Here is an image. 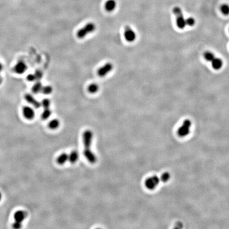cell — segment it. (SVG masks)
<instances>
[{"instance_id": "obj_1", "label": "cell", "mask_w": 229, "mask_h": 229, "mask_svg": "<svg viewBox=\"0 0 229 229\" xmlns=\"http://www.w3.org/2000/svg\"><path fill=\"white\" fill-rule=\"evenodd\" d=\"M93 136L92 132L89 129L85 131L83 134V143L84 145L83 155L91 164H94L97 161L96 155L91 150Z\"/></svg>"}, {"instance_id": "obj_2", "label": "cell", "mask_w": 229, "mask_h": 229, "mask_svg": "<svg viewBox=\"0 0 229 229\" xmlns=\"http://www.w3.org/2000/svg\"><path fill=\"white\" fill-rule=\"evenodd\" d=\"M96 26L94 23L89 22L82 28L79 29L76 33V36L79 39H83L88 35L94 32L96 30Z\"/></svg>"}, {"instance_id": "obj_3", "label": "cell", "mask_w": 229, "mask_h": 229, "mask_svg": "<svg viewBox=\"0 0 229 229\" xmlns=\"http://www.w3.org/2000/svg\"><path fill=\"white\" fill-rule=\"evenodd\" d=\"M192 123L189 119H186L183 122L181 125L177 130V134L179 137H185L188 136L190 133Z\"/></svg>"}, {"instance_id": "obj_4", "label": "cell", "mask_w": 229, "mask_h": 229, "mask_svg": "<svg viewBox=\"0 0 229 229\" xmlns=\"http://www.w3.org/2000/svg\"><path fill=\"white\" fill-rule=\"evenodd\" d=\"M173 13L176 17V23L179 29H183L186 26V19L184 18L183 12L178 7H175L173 9Z\"/></svg>"}, {"instance_id": "obj_5", "label": "cell", "mask_w": 229, "mask_h": 229, "mask_svg": "<svg viewBox=\"0 0 229 229\" xmlns=\"http://www.w3.org/2000/svg\"><path fill=\"white\" fill-rule=\"evenodd\" d=\"M160 182V177L157 175H152L145 181V186L149 190H154L157 187Z\"/></svg>"}, {"instance_id": "obj_6", "label": "cell", "mask_w": 229, "mask_h": 229, "mask_svg": "<svg viewBox=\"0 0 229 229\" xmlns=\"http://www.w3.org/2000/svg\"><path fill=\"white\" fill-rule=\"evenodd\" d=\"M113 65L111 63H107L100 67L97 71V74L100 77L103 78L110 73L113 69Z\"/></svg>"}, {"instance_id": "obj_7", "label": "cell", "mask_w": 229, "mask_h": 229, "mask_svg": "<svg viewBox=\"0 0 229 229\" xmlns=\"http://www.w3.org/2000/svg\"><path fill=\"white\" fill-rule=\"evenodd\" d=\"M124 36L126 40L129 43L133 42L136 39V33L129 26L126 27L124 33Z\"/></svg>"}, {"instance_id": "obj_8", "label": "cell", "mask_w": 229, "mask_h": 229, "mask_svg": "<svg viewBox=\"0 0 229 229\" xmlns=\"http://www.w3.org/2000/svg\"><path fill=\"white\" fill-rule=\"evenodd\" d=\"M14 71L18 74H22L27 70V66L23 61H20L14 66Z\"/></svg>"}, {"instance_id": "obj_9", "label": "cell", "mask_w": 229, "mask_h": 229, "mask_svg": "<svg viewBox=\"0 0 229 229\" xmlns=\"http://www.w3.org/2000/svg\"><path fill=\"white\" fill-rule=\"evenodd\" d=\"M23 114L27 119L31 120L35 116V112L32 108L29 106H25L23 108Z\"/></svg>"}, {"instance_id": "obj_10", "label": "cell", "mask_w": 229, "mask_h": 229, "mask_svg": "<svg viewBox=\"0 0 229 229\" xmlns=\"http://www.w3.org/2000/svg\"><path fill=\"white\" fill-rule=\"evenodd\" d=\"M25 99L28 103L32 104L36 108H40L41 107V103L38 100H36L31 94L27 93L25 96Z\"/></svg>"}, {"instance_id": "obj_11", "label": "cell", "mask_w": 229, "mask_h": 229, "mask_svg": "<svg viewBox=\"0 0 229 229\" xmlns=\"http://www.w3.org/2000/svg\"><path fill=\"white\" fill-rule=\"evenodd\" d=\"M28 214L27 212L23 210H19L16 212L14 215V220L15 221L22 222L27 218Z\"/></svg>"}, {"instance_id": "obj_12", "label": "cell", "mask_w": 229, "mask_h": 229, "mask_svg": "<svg viewBox=\"0 0 229 229\" xmlns=\"http://www.w3.org/2000/svg\"><path fill=\"white\" fill-rule=\"evenodd\" d=\"M117 3L115 0H108L104 4V9L108 12L114 11L116 7Z\"/></svg>"}, {"instance_id": "obj_13", "label": "cell", "mask_w": 229, "mask_h": 229, "mask_svg": "<svg viewBox=\"0 0 229 229\" xmlns=\"http://www.w3.org/2000/svg\"><path fill=\"white\" fill-rule=\"evenodd\" d=\"M211 63L213 68L216 70L221 68L223 66V61L221 58L218 57H215L211 61Z\"/></svg>"}, {"instance_id": "obj_14", "label": "cell", "mask_w": 229, "mask_h": 229, "mask_svg": "<svg viewBox=\"0 0 229 229\" xmlns=\"http://www.w3.org/2000/svg\"><path fill=\"white\" fill-rule=\"evenodd\" d=\"M79 159V153L76 151H73L70 153V154H68V161L72 164L75 163L78 161Z\"/></svg>"}, {"instance_id": "obj_15", "label": "cell", "mask_w": 229, "mask_h": 229, "mask_svg": "<svg viewBox=\"0 0 229 229\" xmlns=\"http://www.w3.org/2000/svg\"><path fill=\"white\" fill-rule=\"evenodd\" d=\"M68 161V154L65 153L59 155L56 160V162L59 165H64Z\"/></svg>"}, {"instance_id": "obj_16", "label": "cell", "mask_w": 229, "mask_h": 229, "mask_svg": "<svg viewBox=\"0 0 229 229\" xmlns=\"http://www.w3.org/2000/svg\"><path fill=\"white\" fill-rule=\"evenodd\" d=\"M43 84L40 81H37L32 86V91L33 93L37 94L42 91L43 88Z\"/></svg>"}, {"instance_id": "obj_17", "label": "cell", "mask_w": 229, "mask_h": 229, "mask_svg": "<svg viewBox=\"0 0 229 229\" xmlns=\"http://www.w3.org/2000/svg\"><path fill=\"white\" fill-rule=\"evenodd\" d=\"M60 125V122L57 119H54L48 123V127L52 130L56 129Z\"/></svg>"}, {"instance_id": "obj_18", "label": "cell", "mask_w": 229, "mask_h": 229, "mask_svg": "<svg viewBox=\"0 0 229 229\" xmlns=\"http://www.w3.org/2000/svg\"><path fill=\"white\" fill-rule=\"evenodd\" d=\"M99 86H98V84H97V83H95L90 84L88 87V91L90 93H92V94L97 93V92L99 91Z\"/></svg>"}, {"instance_id": "obj_19", "label": "cell", "mask_w": 229, "mask_h": 229, "mask_svg": "<svg viewBox=\"0 0 229 229\" xmlns=\"http://www.w3.org/2000/svg\"><path fill=\"white\" fill-rule=\"evenodd\" d=\"M171 178V175L168 172H165L161 175L160 179L162 183H167Z\"/></svg>"}, {"instance_id": "obj_20", "label": "cell", "mask_w": 229, "mask_h": 229, "mask_svg": "<svg viewBox=\"0 0 229 229\" xmlns=\"http://www.w3.org/2000/svg\"><path fill=\"white\" fill-rule=\"evenodd\" d=\"M52 114V111L50 110V108H45L44 111H43L41 117L43 120H46L49 118Z\"/></svg>"}, {"instance_id": "obj_21", "label": "cell", "mask_w": 229, "mask_h": 229, "mask_svg": "<svg viewBox=\"0 0 229 229\" xmlns=\"http://www.w3.org/2000/svg\"><path fill=\"white\" fill-rule=\"evenodd\" d=\"M53 90V88L51 86H43V88H42L41 92H42V93L44 94L49 95L52 93Z\"/></svg>"}, {"instance_id": "obj_22", "label": "cell", "mask_w": 229, "mask_h": 229, "mask_svg": "<svg viewBox=\"0 0 229 229\" xmlns=\"http://www.w3.org/2000/svg\"><path fill=\"white\" fill-rule=\"evenodd\" d=\"M204 56L205 59L208 62H211V61L215 57L214 54L211 52H205V54H204Z\"/></svg>"}, {"instance_id": "obj_23", "label": "cell", "mask_w": 229, "mask_h": 229, "mask_svg": "<svg viewBox=\"0 0 229 229\" xmlns=\"http://www.w3.org/2000/svg\"><path fill=\"white\" fill-rule=\"evenodd\" d=\"M221 11L222 13L225 15H228L229 14V5L227 4H224L221 7Z\"/></svg>"}, {"instance_id": "obj_24", "label": "cell", "mask_w": 229, "mask_h": 229, "mask_svg": "<svg viewBox=\"0 0 229 229\" xmlns=\"http://www.w3.org/2000/svg\"><path fill=\"white\" fill-rule=\"evenodd\" d=\"M50 101L48 99H44L42 100L41 102V106H42L44 108H49L50 107Z\"/></svg>"}, {"instance_id": "obj_25", "label": "cell", "mask_w": 229, "mask_h": 229, "mask_svg": "<svg viewBox=\"0 0 229 229\" xmlns=\"http://www.w3.org/2000/svg\"><path fill=\"white\" fill-rule=\"evenodd\" d=\"M34 74L35 75L36 77V80L37 81H40L41 79H42L43 77V73L42 71H41L40 70H37L35 72Z\"/></svg>"}, {"instance_id": "obj_26", "label": "cell", "mask_w": 229, "mask_h": 229, "mask_svg": "<svg viewBox=\"0 0 229 229\" xmlns=\"http://www.w3.org/2000/svg\"><path fill=\"white\" fill-rule=\"evenodd\" d=\"M195 23V20L193 18L190 17L186 19V25L188 26H193Z\"/></svg>"}, {"instance_id": "obj_27", "label": "cell", "mask_w": 229, "mask_h": 229, "mask_svg": "<svg viewBox=\"0 0 229 229\" xmlns=\"http://www.w3.org/2000/svg\"><path fill=\"white\" fill-rule=\"evenodd\" d=\"M27 79L29 82H33L36 80V77L34 74H29L27 76Z\"/></svg>"}, {"instance_id": "obj_28", "label": "cell", "mask_w": 229, "mask_h": 229, "mask_svg": "<svg viewBox=\"0 0 229 229\" xmlns=\"http://www.w3.org/2000/svg\"><path fill=\"white\" fill-rule=\"evenodd\" d=\"M22 227V222L15 221L12 224V228L13 229H20Z\"/></svg>"}, {"instance_id": "obj_29", "label": "cell", "mask_w": 229, "mask_h": 229, "mask_svg": "<svg viewBox=\"0 0 229 229\" xmlns=\"http://www.w3.org/2000/svg\"><path fill=\"white\" fill-rule=\"evenodd\" d=\"M2 69H3V66H2V65L1 64V63L0 62V72L2 70Z\"/></svg>"}, {"instance_id": "obj_30", "label": "cell", "mask_w": 229, "mask_h": 229, "mask_svg": "<svg viewBox=\"0 0 229 229\" xmlns=\"http://www.w3.org/2000/svg\"><path fill=\"white\" fill-rule=\"evenodd\" d=\"M1 198H2V194L0 192V200H1Z\"/></svg>"}]
</instances>
